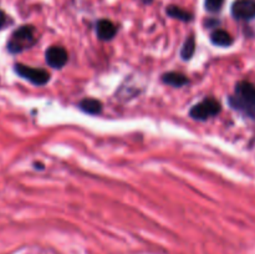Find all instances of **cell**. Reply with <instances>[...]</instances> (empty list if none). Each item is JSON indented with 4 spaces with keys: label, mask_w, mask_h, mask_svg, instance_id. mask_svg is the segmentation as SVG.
<instances>
[{
    "label": "cell",
    "mask_w": 255,
    "mask_h": 254,
    "mask_svg": "<svg viewBox=\"0 0 255 254\" xmlns=\"http://www.w3.org/2000/svg\"><path fill=\"white\" fill-rule=\"evenodd\" d=\"M14 71L20 77L27 80V81L31 82L32 85H36V86L46 85L50 80V75L46 70L36 69V67L27 66V65L24 64H15Z\"/></svg>",
    "instance_id": "obj_3"
},
{
    "label": "cell",
    "mask_w": 255,
    "mask_h": 254,
    "mask_svg": "<svg viewBox=\"0 0 255 254\" xmlns=\"http://www.w3.org/2000/svg\"><path fill=\"white\" fill-rule=\"evenodd\" d=\"M162 80H163V82L174 87H181L188 82L186 75L179 74V72H167L162 76Z\"/></svg>",
    "instance_id": "obj_10"
},
{
    "label": "cell",
    "mask_w": 255,
    "mask_h": 254,
    "mask_svg": "<svg viewBox=\"0 0 255 254\" xmlns=\"http://www.w3.org/2000/svg\"><path fill=\"white\" fill-rule=\"evenodd\" d=\"M79 107L90 115H97L102 111V104L95 99H84L79 104Z\"/></svg>",
    "instance_id": "obj_9"
},
{
    "label": "cell",
    "mask_w": 255,
    "mask_h": 254,
    "mask_svg": "<svg viewBox=\"0 0 255 254\" xmlns=\"http://www.w3.org/2000/svg\"><path fill=\"white\" fill-rule=\"evenodd\" d=\"M36 44L35 27L31 25H22L11 32L6 42V50L10 54H20Z\"/></svg>",
    "instance_id": "obj_2"
},
{
    "label": "cell",
    "mask_w": 255,
    "mask_h": 254,
    "mask_svg": "<svg viewBox=\"0 0 255 254\" xmlns=\"http://www.w3.org/2000/svg\"><path fill=\"white\" fill-rule=\"evenodd\" d=\"M167 14L169 16L174 17V19L182 20V21H189V20H192L191 12L186 11V10L181 9L178 6H174V5H171V6L167 7Z\"/></svg>",
    "instance_id": "obj_11"
},
{
    "label": "cell",
    "mask_w": 255,
    "mask_h": 254,
    "mask_svg": "<svg viewBox=\"0 0 255 254\" xmlns=\"http://www.w3.org/2000/svg\"><path fill=\"white\" fill-rule=\"evenodd\" d=\"M116 26L110 20L104 19L97 22V36H99V39L107 41V40H111L116 35Z\"/></svg>",
    "instance_id": "obj_7"
},
{
    "label": "cell",
    "mask_w": 255,
    "mask_h": 254,
    "mask_svg": "<svg viewBox=\"0 0 255 254\" xmlns=\"http://www.w3.org/2000/svg\"><path fill=\"white\" fill-rule=\"evenodd\" d=\"M6 21H7V17L5 15V12L2 10H0V30L4 29L6 26Z\"/></svg>",
    "instance_id": "obj_14"
},
{
    "label": "cell",
    "mask_w": 255,
    "mask_h": 254,
    "mask_svg": "<svg viewBox=\"0 0 255 254\" xmlns=\"http://www.w3.org/2000/svg\"><path fill=\"white\" fill-rule=\"evenodd\" d=\"M219 112H221V104L214 99H206L199 104L194 105L189 114L194 120L204 121V120L217 116Z\"/></svg>",
    "instance_id": "obj_4"
},
{
    "label": "cell",
    "mask_w": 255,
    "mask_h": 254,
    "mask_svg": "<svg viewBox=\"0 0 255 254\" xmlns=\"http://www.w3.org/2000/svg\"><path fill=\"white\" fill-rule=\"evenodd\" d=\"M232 14L236 19L252 20L255 17L254 0H237L232 5Z\"/></svg>",
    "instance_id": "obj_5"
},
{
    "label": "cell",
    "mask_w": 255,
    "mask_h": 254,
    "mask_svg": "<svg viewBox=\"0 0 255 254\" xmlns=\"http://www.w3.org/2000/svg\"><path fill=\"white\" fill-rule=\"evenodd\" d=\"M45 57H46V62L54 69H61L65 66L69 60V55H67L66 50L61 46H51L46 50L45 52Z\"/></svg>",
    "instance_id": "obj_6"
},
{
    "label": "cell",
    "mask_w": 255,
    "mask_h": 254,
    "mask_svg": "<svg viewBox=\"0 0 255 254\" xmlns=\"http://www.w3.org/2000/svg\"><path fill=\"white\" fill-rule=\"evenodd\" d=\"M224 0H206L204 2V6H206V10L209 12H218L219 10L223 6Z\"/></svg>",
    "instance_id": "obj_13"
},
{
    "label": "cell",
    "mask_w": 255,
    "mask_h": 254,
    "mask_svg": "<svg viewBox=\"0 0 255 254\" xmlns=\"http://www.w3.org/2000/svg\"><path fill=\"white\" fill-rule=\"evenodd\" d=\"M231 105L234 109L243 111L251 116L255 115V86L248 81L238 82L236 94L231 97Z\"/></svg>",
    "instance_id": "obj_1"
},
{
    "label": "cell",
    "mask_w": 255,
    "mask_h": 254,
    "mask_svg": "<svg viewBox=\"0 0 255 254\" xmlns=\"http://www.w3.org/2000/svg\"><path fill=\"white\" fill-rule=\"evenodd\" d=\"M211 40L217 46H229V45L233 44V37L226 30L218 29L216 31H213L211 35Z\"/></svg>",
    "instance_id": "obj_8"
},
{
    "label": "cell",
    "mask_w": 255,
    "mask_h": 254,
    "mask_svg": "<svg viewBox=\"0 0 255 254\" xmlns=\"http://www.w3.org/2000/svg\"><path fill=\"white\" fill-rule=\"evenodd\" d=\"M196 50V41H194L193 36H189L183 44V47L181 50V56L183 60H189L194 54Z\"/></svg>",
    "instance_id": "obj_12"
}]
</instances>
